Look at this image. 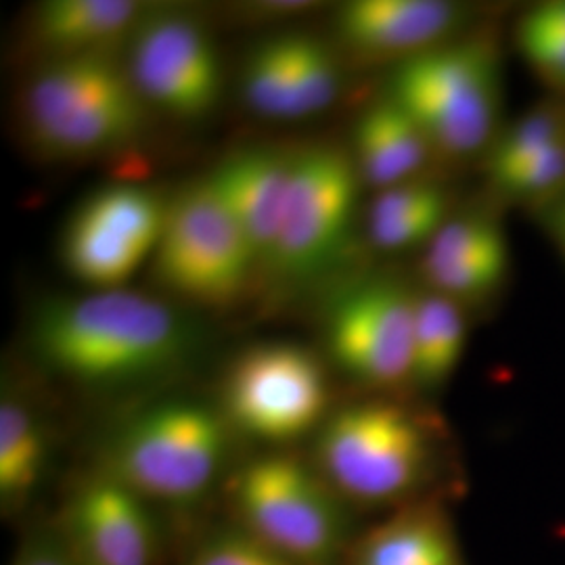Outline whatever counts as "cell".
<instances>
[{
	"mask_svg": "<svg viewBox=\"0 0 565 565\" xmlns=\"http://www.w3.org/2000/svg\"><path fill=\"white\" fill-rule=\"evenodd\" d=\"M42 361L88 384L145 377L179 363L193 327L168 303L124 289L44 303L32 323Z\"/></svg>",
	"mask_w": 565,
	"mask_h": 565,
	"instance_id": "cell-1",
	"label": "cell"
},
{
	"mask_svg": "<svg viewBox=\"0 0 565 565\" xmlns=\"http://www.w3.org/2000/svg\"><path fill=\"white\" fill-rule=\"evenodd\" d=\"M390 97L424 128L436 153L465 158L501 132L503 74L494 42L450 41L396 65Z\"/></svg>",
	"mask_w": 565,
	"mask_h": 565,
	"instance_id": "cell-2",
	"label": "cell"
},
{
	"mask_svg": "<svg viewBox=\"0 0 565 565\" xmlns=\"http://www.w3.org/2000/svg\"><path fill=\"white\" fill-rule=\"evenodd\" d=\"M25 121L57 153H99L135 141L145 99L114 55L51 60L25 88Z\"/></svg>",
	"mask_w": 565,
	"mask_h": 565,
	"instance_id": "cell-3",
	"label": "cell"
},
{
	"mask_svg": "<svg viewBox=\"0 0 565 565\" xmlns=\"http://www.w3.org/2000/svg\"><path fill=\"white\" fill-rule=\"evenodd\" d=\"M160 281L189 300L226 303L243 291L258 258L210 179L168 203L156 247Z\"/></svg>",
	"mask_w": 565,
	"mask_h": 565,
	"instance_id": "cell-4",
	"label": "cell"
},
{
	"mask_svg": "<svg viewBox=\"0 0 565 565\" xmlns=\"http://www.w3.org/2000/svg\"><path fill=\"white\" fill-rule=\"evenodd\" d=\"M429 443L424 427L392 403H361L335 413L319 440V459L342 492L384 503L424 478Z\"/></svg>",
	"mask_w": 565,
	"mask_h": 565,
	"instance_id": "cell-5",
	"label": "cell"
},
{
	"mask_svg": "<svg viewBox=\"0 0 565 565\" xmlns=\"http://www.w3.org/2000/svg\"><path fill=\"white\" fill-rule=\"evenodd\" d=\"M223 450V424L212 411L163 404L124 429L114 448L111 478L139 497L193 501L214 480Z\"/></svg>",
	"mask_w": 565,
	"mask_h": 565,
	"instance_id": "cell-6",
	"label": "cell"
},
{
	"mask_svg": "<svg viewBox=\"0 0 565 565\" xmlns=\"http://www.w3.org/2000/svg\"><path fill=\"white\" fill-rule=\"evenodd\" d=\"M359 168L335 147H312L294 158L289 195L270 266L291 279L335 263L350 237Z\"/></svg>",
	"mask_w": 565,
	"mask_h": 565,
	"instance_id": "cell-7",
	"label": "cell"
},
{
	"mask_svg": "<svg viewBox=\"0 0 565 565\" xmlns=\"http://www.w3.org/2000/svg\"><path fill=\"white\" fill-rule=\"evenodd\" d=\"M245 527L298 565H327L338 553L340 520L323 484L289 457H263L237 478Z\"/></svg>",
	"mask_w": 565,
	"mask_h": 565,
	"instance_id": "cell-8",
	"label": "cell"
},
{
	"mask_svg": "<svg viewBox=\"0 0 565 565\" xmlns=\"http://www.w3.org/2000/svg\"><path fill=\"white\" fill-rule=\"evenodd\" d=\"M329 387L315 354L296 343L245 350L224 384L233 424L263 440H294L323 419Z\"/></svg>",
	"mask_w": 565,
	"mask_h": 565,
	"instance_id": "cell-9",
	"label": "cell"
},
{
	"mask_svg": "<svg viewBox=\"0 0 565 565\" xmlns=\"http://www.w3.org/2000/svg\"><path fill=\"white\" fill-rule=\"evenodd\" d=\"M168 203L137 184L105 186L82 203L63 233V263L78 281L118 289L162 237Z\"/></svg>",
	"mask_w": 565,
	"mask_h": 565,
	"instance_id": "cell-10",
	"label": "cell"
},
{
	"mask_svg": "<svg viewBox=\"0 0 565 565\" xmlns=\"http://www.w3.org/2000/svg\"><path fill=\"white\" fill-rule=\"evenodd\" d=\"M417 294L403 282L373 279L350 287L331 306L327 335L343 369L375 387L413 380Z\"/></svg>",
	"mask_w": 565,
	"mask_h": 565,
	"instance_id": "cell-11",
	"label": "cell"
},
{
	"mask_svg": "<svg viewBox=\"0 0 565 565\" xmlns=\"http://www.w3.org/2000/svg\"><path fill=\"white\" fill-rule=\"evenodd\" d=\"M128 72L142 99L179 118H200L221 97V61L200 23L147 13L130 41Z\"/></svg>",
	"mask_w": 565,
	"mask_h": 565,
	"instance_id": "cell-12",
	"label": "cell"
},
{
	"mask_svg": "<svg viewBox=\"0 0 565 565\" xmlns=\"http://www.w3.org/2000/svg\"><path fill=\"white\" fill-rule=\"evenodd\" d=\"M463 18V7L446 0H354L340 9L335 30L354 53L401 65L452 41Z\"/></svg>",
	"mask_w": 565,
	"mask_h": 565,
	"instance_id": "cell-13",
	"label": "cell"
},
{
	"mask_svg": "<svg viewBox=\"0 0 565 565\" xmlns=\"http://www.w3.org/2000/svg\"><path fill=\"white\" fill-rule=\"evenodd\" d=\"M422 268L431 291L457 302L484 298L507 277L505 233L488 216L450 218L425 247Z\"/></svg>",
	"mask_w": 565,
	"mask_h": 565,
	"instance_id": "cell-14",
	"label": "cell"
},
{
	"mask_svg": "<svg viewBox=\"0 0 565 565\" xmlns=\"http://www.w3.org/2000/svg\"><path fill=\"white\" fill-rule=\"evenodd\" d=\"M141 499L111 476L82 488L72 527L84 564H151L153 532Z\"/></svg>",
	"mask_w": 565,
	"mask_h": 565,
	"instance_id": "cell-15",
	"label": "cell"
},
{
	"mask_svg": "<svg viewBox=\"0 0 565 565\" xmlns=\"http://www.w3.org/2000/svg\"><path fill=\"white\" fill-rule=\"evenodd\" d=\"M294 158L268 149L243 151L210 174V182L242 226L258 263L270 264L273 258L289 195Z\"/></svg>",
	"mask_w": 565,
	"mask_h": 565,
	"instance_id": "cell-16",
	"label": "cell"
},
{
	"mask_svg": "<svg viewBox=\"0 0 565 565\" xmlns=\"http://www.w3.org/2000/svg\"><path fill=\"white\" fill-rule=\"evenodd\" d=\"M147 15L132 0H49L32 18V39L51 60L114 55Z\"/></svg>",
	"mask_w": 565,
	"mask_h": 565,
	"instance_id": "cell-17",
	"label": "cell"
},
{
	"mask_svg": "<svg viewBox=\"0 0 565 565\" xmlns=\"http://www.w3.org/2000/svg\"><path fill=\"white\" fill-rule=\"evenodd\" d=\"M343 565H465L445 509L413 503L373 525L350 548Z\"/></svg>",
	"mask_w": 565,
	"mask_h": 565,
	"instance_id": "cell-18",
	"label": "cell"
},
{
	"mask_svg": "<svg viewBox=\"0 0 565 565\" xmlns=\"http://www.w3.org/2000/svg\"><path fill=\"white\" fill-rule=\"evenodd\" d=\"M354 147L359 174L377 191L417 181L436 153L424 128L390 95L361 116Z\"/></svg>",
	"mask_w": 565,
	"mask_h": 565,
	"instance_id": "cell-19",
	"label": "cell"
},
{
	"mask_svg": "<svg viewBox=\"0 0 565 565\" xmlns=\"http://www.w3.org/2000/svg\"><path fill=\"white\" fill-rule=\"evenodd\" d=\"M448 193L434 182L408 181L377 191L369 207V237L384 252L427 247L445 226Z\"/></svg>",
	"mask_w": 565,
	"mask_h": 565,
	"instance_id": "cell-20",
	"label": "cell"
},
{
	"mask_svg": "<svg viewBox=\"0 0 565 565\" xmlns=\"http://www.w3.org/2000/svg\"><path fill=\"white\" fill-rule=\"evenodd\" d=\"M467 323L457 300L438 291L417 296L413 338V382L424 387L445 384L461 363Z\"/></svg>",
	"mask_w": 565,
	"mask_h": 565,
	"instance_id": "cell-21",
	"label": "cell"
},
{
	"mask_svg": "<svg viewBox=\"0 0 565 565\" xmlns=\"http://www.w3.org/2000/svg\"><path fill=\"white\" fill-rule=\"evenodd\" d=\"M565 139V99L546 102L527 109L497 135L486 153L490 182L503 179L515 168L545 153Z\"/></svg>",
	"mask_w": 565,
	"mask_h": 565,
	"instance_id": "cell-22",
	"label": "cell"
},
{
	"mask_svg": "<svg viewBox=\"0 0 565 565\" xmlns=\"http://www.w3.org/2000/svg\"><path fill=\"white\" fill-rule=\"evenodd\" d=\"M44 438L32 413L15 401L0 406V492L4 499L25 494L44 465Z\"/></svg>",
	"mask_w": 565,
	"mask_h": 565,
	"instance_id": "cell-23",
	"label": "cell"
},
{
	"mask_svg": "<svg viewBox=\"0 0 565 565\" xmlns=\"http://www.w3.org/2000/svg\"><path fill=\"white\" fill-rule=\"evenodd\" d=\"M243 95L247 105L268 118H298L289 36L260 44L245 63Z\"/></svg>",
	"mask_w": 565,
	"mask_h": 565,
	"instance_id": "cell-24",
	"label": "cell"
},
{
	"mask_svg": "<svg viewBox=\"0 0 565 565\" xmlns=\"http://www.w3.org/2000/svg\"><path fill=\"white\" fill-rule=\"evenodd\" d=\"M515 41L532 72L565 95V0H551L525 11Z\"/></svg>",
	"mask_w": 565,
	"mask_h": 565,
	"instance_id": "cell-25",
	"label": "cell"
},
{
	"mask_svg": "<svg viewBox=\"0 0 565 565\" xmlns=\"http://www.w3.org/2000/svg\"><path fill=\"white\" fill-rule=\"evenodd\" d=\"M291 76L298 118L327 109L340 95L342 74L333 53L323 42L289 34Z\"/></svg>",
	"mask_w": 565,
	"mask_h": 565,
	"instance_id": "cell-26",
	"label": "cell"
},
{
	"mask_svg": "<svg viewBox=\"0 0 565 565\" xmlns=\"http://www.w3.org/2000/svg\"><path fill=\"white\" fill-rule=\"evenodd\" d=\"M191 565H298L249 532L226 534L200 548Z\"/></svg>",
	"mask_w": 565,
	"mask_h": 565,
	"instance_id": "cell-27",
	"label": "cell"
},
{
	"mask_svg": "<svg viewBox=\"0 0 565 565\" xmlns=\"http://www.w3.org/2000/svg\"><path fill=\"white\" fill-rule=\"evenodd\" d=\"M546 216V226L553 235L555 243L562 247L565 256V191L559 193L555 200L541 205Z\"/></svg>",
	"mask_w": 565,
	"mask_h": 565,
	"instance_id": "cell-28",
	"label": "cell"
},
{
	"mask_svg": "<svg viewBox=\"0 0 565 565\" xmlns=\"http://www.w3.org/2000/svg\"><path fill=\"white\" fill-rule=\"evenodd\" d=\"M20 565H70L67 562H63L60 555H53V553H39V555H32L28 557L23 564Z\"/></svg>",
	"mask_w": 565,
	"mask_h": 565,
	"instance_id": "cell-29",
	"label": "cell"
}]
</instances>
